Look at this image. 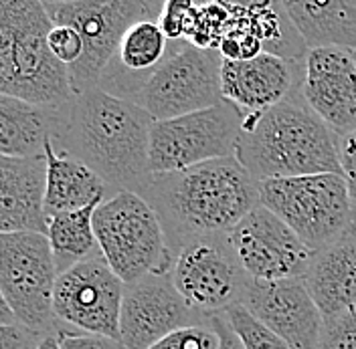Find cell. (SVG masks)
I'll use <instances>...</instances> for the list:
<instances>
[{"label": "cell", "mask_w": 356, "mask_h": 349, "mask_svg": "<svg viewBox=\"0 0 356 349\" xmlns=\"http://www.w3.org/2000/svg\"><path fill=\"white\" fill-rule=\"evenodd\" d=\"M142 2H144L146 6H150L156 15L160 17V10H162V6H164V2H166V0H142Z\"/></svg>", "instance_id": "obj_37"}, {"label": "cell", "mask_w": 356, "mask_h": 349, "mask_svg": "<svg viewBox=\"0 0 356 349\" xmlns=\"http://www.w3.org/2000/svg\"><path fill=\"white\" fill-rule=\"evenodd\" d=\"M61 108H47L0 93V155H43L53 139Z\"/></svg>", "instance_id": "obj_24"}, {"label": "cell", "mask_w": 356, "mask_h": 349, "mask_svg": "<svg viewBox=\"0 0 356 349\" xmlns=\"http://www.w3.org/2000/svg\"><path fill=\"white\" fill-rule=\"evenodd\" d=\"M353 55H355V65H356V49H355V51H353Z\"/></svg>", "instance_id": "obj_39"}, {"label": "cell", "mask_w": 356, "mask_h": 349, "mask_svg": "<svg viewBox=\"0 0 356 349\" xmlns=\"http://www.w3.org/2000/svg\"><path fill=\"white\" fill-rule=\"evenodd\" d=\"M229 239L251 281L304 279L314 255L284 220L261 204L229 232Z\"/></svg>", "instance_id": "obj_14"}, {"label": "cell", "mask_w": 356, "mask_h": 349, "mask_svg": "<svg viewBox=\"0 0 356 349\" xmlns=\"http://www.w3.org/2000/svg\"><path fill=\"white\" fill-rule=\"evenodd\" d=\"M150 349H219V335L211 323L182 327L160 339Z\"/></svg>", "instance_id": "obj_28"}, {"label": "cell", "mask_w": 356, "mask_h": 349, "mask_svg": "<svg viewBox=\"0 0 356 349\" xmlns=\"http://www.w3.org/2000/svg\"><path fill=\"white\" fill-rule=\"evenodd\" d=\"M47 182H44V214L47 219L97 206L113 192L110 186L86 164L57 152L53 139L44 144Z\"/></svg>", "instance_id": "obj_22"}, {"label": "cell", "mask_w": 356, "mask_h": 349, "mask_svg": "<svg viewBox=\"0 0 356 349\" xmlns=\"http://www.w3.org/2000/svg\"><path fill=\"white\" fill-rule=\"evenodd\" d=\"M235 158L255 180L342 174L338 135L304 101L300 87L282 103L245 115Z\"/></svg>", "instance_id": "obj_3"}, {"label": "cell", "mask_w": 356, "mask_h": 349, "mask_svg": "<svg viewBox=\"0 0 356 349\" xmlns=\"http://www.w3.org/2000/svg\"><path fill=\"white\" fill-rule=\"evenodd\" d=\"M53 24L43 0H0V93L47 108L75 97L69 67L49 49Z\"/></svg>", "instance_id": "obj_4"}, {"label": "cell", "mask_w": 356, "mask_h": 349, "mask_svg": "<svg viewBox=\"0 0 356 349\" xmlns=\"http://www.w3.org/2000/svg\"><path fill=\"white\" fill-rule=\"evenodd\" d=\"M241 305L293 349L318 348L324 315L304 279L251 281Z\"/></svg>", "instance_id": "obj_17"}, {"label": "cell", "mask_w": 356, "mask_h": 349, "mask_svg": "<svg viewBox=\"0 0 356 349\" xmlns=\"http://www.w3.org/2000/svg\"><path fill=\"white\" fill-rule=\"evenodd\" d=\"M47 158L0 155V232L47 235Z\"/></svg>", "instance_id": "obj_19"}, {"label": "cell", "mask_w": 356, "mask_h": 349, "mask_svg": "<svg viewBox=\"0 0 356 349\" xmlns=\"http://www.w3.org/2000/svg\"><path fill=\"white\" fill-rule=\"evenodd\" d=\"M233 329L237 331L239 339L243 341L245 349H293L288 341H284L277 333L266 327L251 311L243 305L231 307L225 311Z\"/></svg>", "instance_id": "obj_26"}, {"label": "cell", "mask_w": 356, "mask_h": 349, "mask_svg": "<svg viewBox=\"0 0 356 349\" xmlns=\"http://www.w3.org/2000/svg\"><path fill=\"white\" fill-rule=\"evenodd\" d=\"M243 111L231 101L154 121L150 133V174L178 172L202 162L235 155Z\"/></svg>", "instance_id": "obj_9"}, {"label": "cell", "mask_w": 356, "mask_h": 349, "mask_svg": "<svg viewBox=\"0 0 356 349\" xmlns=\"http://www.w3.org/2000/svg\"><path fill=\"white\" fill-rule=\"evenodd\" d=\"M97 206L61 212L47 219V239L51 242L53 259L59 275L75 266L77 262L99 253L93 228V212Z\"/></svg>", "instance_id": "obj_25"}, {"label": "cell", "mask_w": 356, "mask_h": 349, "mask_svg": "<svg viewBox=\"0 0 356 349\" xmlns=\"http://www.w3.org/2000/svg\"><path fill=\"white\" fill-rule=\"evenodd\" d=\"M93 228L99 253L126 284L170 271L175 253L162 220L142 194L115 192L106 198L93 212Z\"/></svg>", "instance_id": "obj_5"}, {"label": "cell", "mask_w": 356, "mask_h": 349, "mask_svg": "<svg viewBox=\"0 0 356 349\" xmlns=\"http://www.w3.org/2000/svg\"><path fill=\"white\" fill-rule=\"evenodd\" d=\"M304 59H286L261 53L251 59H222V99L231 101L243 115L266 111L289 97L302 83Z\"/></svg>", "instance_id": "obj_18"}, {"label": "cell", "mask_w": 356, "mask_h": 349, "mask_svg": "<svg viewBox=\"0 0 356 349\" xmlns=\"http://www.w3.org/2000/svg\"><path fill=\"white\" fill-rule=\"evenodd\" d=\"M338 153H340V168L350 200L353 228L356 230V130L338 137Z\"/></svg>", "instance_id": "obj_31"}, {"label": "cell", "mask_w": 356, "mask_h": 349, "mask_svg": "<svg viewBox=\"0 0 356 349\" xmlns=\"http://www.w3.org/2000/svg\"><path fill=\"white\" fill-rule=\"evenodd\" d=\"M221 67V53L215 49H199L186 41L170 43L166 59L132 101L156 121L213 108L222 101Z\"/></svg>", "instance_id": "obj_8"}, {"label": "cell", "mask_w": 356, "mask_h": 349, "mask_svg": "<svg viewBox=\"0 0 356 349\" xmlns=\"http://www.w3.org/2000/svg\"><path fill=\"white\" fill-rule=\"evenodd\" d=\"M44 4H65V2H77V0H43Z\"/></svg>", "instance_id": "obj_38"}, {"label": "cell", "mask_w": 356, "mask_h": 349, "mask_svg": "<svg viewBox=\"0 0 356 349\" xmlns=\"http://www.w3.org/2000/svg\"><path fill=\"white\" fill-rule=\"evenodd\" d=\"M55 24L73 26L83 39V55L69 67L73 93L97 87L104 71L113 59L124 33L134 22L158 15L142 0H77L65 4H44Z\"/></svg>", "instance_id": "obj_11"}, {"label": "cell", "mask_w": 356, "mask_h": 349, "mask_svg": "<svg viewBox=\"0 0 356 349\" xmlns=\"http://www.w3.org/2000/svg\"><path fill=\"white\" fill-rule=\"evenodd\" d=\"M168 37L160 28L156 19H142L134 22L124 33L118 51L104 71L97 87L115 97L130 99L146 83L170 51Z\"/></svg>", "instance_id": "obj_20"}, {"label": "cell", "mask_w": 356, "mask_h": 349, "mask_svg": "<svg viewBox=\"0 0 356 349\" xmlns=\"http://www.w3.org/2000/svg\"><path fill=\"white\" fill-rule=\"evenodd\" d=\"M300 93L338 137L355 131L356 65L353 51L334 44L308 49Z\"/></svg>", "instance_id": "obj_15"}, {"label": "cell", "mask_w": 356, "mask_h": 349, "mask_svg": "<svg viewBox=\"0 0 356 349\" xmlns=\"http://www.w3.org/2000/svg\"><path fill=\"white\" fill-rule=\"evenodd\" d=\"M259 204L277 214L312 250L340 239L350 226V200L342 174L269 178L259 182Z\"/></svg>", "instance_id": "obj_6"}, {"label": "cell", "mask_w": 356, "mask_h": 349, "mask_svg": "<svg viewBox=\"0 0 356 349\" xmlns=\"http://www.w3.org/2000/svg\"><path fill=\"white\" fill-rule=\"evenodd\" d=\"M124 287L102 253L61 273L53 291L57 333L120 339Z\"/></svg>", "instance_id": "obj_12"}, {"label": "cell", "mask_w": 356, "mask_h": 349, "mask_svg": "<svg viewBox=\"0 0 356 349\" xmlns=\"http://www.w3.org/2000/svg\"><path fill=\"white\" fill-rule=\"evenodd\" d=\"M162 220L172 253L197 237L229 235L259 206V180L235 158L152 174L140 192Z\"/></svg>", "instance_id": "obj_2"}, {"label": "cell", "mask_w": 356, "mask_h": 349, "mask_svg": "<svg viewBox=\"0 0 356 349\" xmlns=\"http://www.w3.org/2000/svg\"><path fill=\"white\" fill-rule=\"evenodd\" d=\"M8 323H17V317H15L13 309L8 307L2 291H0V325H8Z\"/></svg>", "instance_id": "obj_35"}, {"label": "cell", "mask_w": 356, "mask_h": 349, "mask_svg": "<svg viewBox=\"0 0 356 349\" xmlns=\"http://www.w3.org/2000/svg\"><path fill=\"white\" fill-rule=\"evenodd\" d=\"M211 321L184 301L170 271L150 273L124 287L120 339L128 349H150L178 329Z\"/></svg>", "instance_id": "obj_13"}, {"label": "cell", "mask_w": 356, "mask_h": 349, "mask_svg": "<svg viewBox=\"0 0 356 349\" xmlns=\"http://www.w3.org/2000/svg\"><path fill=\"white\" fill-rule=\"evenodd\" d=\"M59 273L44 232H0V291L17 323L57 335L53 291Z\"/></svg>", "instance_id": "obj_7"}, {"label": "cell", "mask_w": 356, "mask_h": 349, "mask_svg": "<svg viewBox=\"0 0 356 349\" xmlns=\"http://www.w3.org/2000/svg\"><path fill=\"white\" fill-rule=\"evenodd\" d=\"M213 327L219 335V349H245L243 341L239 339L237 331L231 325L227 313H219L213 317Z\"/></svg>", "instance_id": "obj_34"}, {"label": "cell", "mask_w": 356, "mask_h": 349, "mask_svg": "<svg viewBox=\"0 0 356 349\" xmlns=\"http://www.w3.org/2000/svg\"><path fill=\"white\" fill-rule=\"evenodd\" d=\"M291 24L312 46L356 49V0H280Z\"/></svg>", "instance_id": "obj_23"}, {"label": "cell", "mask_w": 356, "mask_h": 349, "mask_svg": "<svg viewBox=\"0 0 356 349\" xmlns=\"http://www.w3.org/2000/svg\"><path fill=\"white\" fill-rule=\"evenodd\" d=\"M229 4L231 21L217 49L222 59H251L261 53L304 59L308 46L280 0H229Z\"/></svg>", "instance_id": "obj_16"}, {"label": "cell", "mask_w": 356, "mask_h": 349, "mask_svg": "<svg viewBox=\"0 0 356 349\" xmlns=\"http://www.w3.org/2000/svg\"><path fill=\"white\" fill-rule=\"evenodd\" d=\"M170 277L184 301L209 319L241 305L251 283L229 235L186 240L175 253Z\"/></svg>", "instance_id": "obj_10"}, {"label": "cell", "mask_w": 356, "mask_h": 349, "mask_svg": "<svg viewBox=\"0 0 356 349\" xmlns=\"http://www.w3.org/2000/svg\"><path fill=\"white\" fill-rule=\"evenodd\" d=\"M304 281L324 317L356 305V230L353 226L340 239L314 250Z\"/></svg>", "instance_id": "obj_21"}, {"label": "cell", "mask_w": 356, "mask_h": 349, "mask_svg": "<svg viewBox=\"0 0 356 349\" xmlns=\"http://www.w3.org/2000/svg\"><path fill=\"white\" fill-rule=\"evenodd\" d=\"M63 349H128L120 339L104 335H79V333H57Z\"/></svg>", "instance_id": "obj_33"}, {"label": "cell", "mask_w": 356, "mask_h": 349, "mask_svg": "<svg viewBox=\"0 0 356 349\" xmlns=\"http://www.w3.org/2000/svg\"><path fill=\"white\" fill-rule=\"evenodd\" d=\"M49 49L65 67H73L83 55V39L69 24H53L49 31Z\"/></svg>", "instance_id": "obj_30"}, {"label": "cell", "mask_w": 356, "mask_h": 349, "mask_svg": "<svg viewBox=\"0 0 356 349\" xmlns=\"http://www.w3.org/2000/svg\"><path fill=\"white\" fill-rule=\"evenodd\" d=\"M37 349H63V348H61V343H59V337H57V335H44Z\"/></svg>", "instance_id": "obj_36"}, {"label": "cell", "mask_w": 356, "mask_h": 349, "mask_svg": "<svg viewBox=\"0 0 356 349\" xmlns=\"http://www.w3.org/2000/svg\"><path fill=\"white\" fill-rule=\"evenodd\" d=\"M43 337L21 323L0 325V349H37Z\"/></svg>", "instance_id": "obj_32"}, {"label": "cell", "mask_w": 356, "mask_h": 349, "mask_svg": "<svg viewBox=\"0 0 356 349\" xmlns=\"http://www.w3.org/2000/svg\"><path fill=\"white\" fill-rule=\"evenodd\" d=\"M154 121L138 103L93 87L61 108L53 144L59 153L91 168L113 194H140L152 176L148 164Z\"/></svg>", "instance_id": "obj_1"}, {"label": "cell", "mask_w": 356, "mask_h": 349, "mask_svg": "<svg viewBox=\"0 0 356 349\" xmlns=\"http://www.w3.org/2000/svg\"><path fill=\"white\" fill-rule=\"evenodd\" d=\"M195 6H197V0H166L164 2L160 17H158V24L168 37V41L177 43V41L186 39V28H188Z\"/></svg>", "instance_id": "obj_29"}, {"label": "cell", "mask_w": 356, "mask_h": 349, "mask_svg": "<svg viewBox=\"0 0 356 349\" xmlns=\"http://www.w3.org/2000/svg\"><path fill=\"white\" fill-rule=\"evenodd\" d=\"M316 349H356V305L324 317Z\"/></svg>", "instance_id": "obj_27"}]
</instances>
